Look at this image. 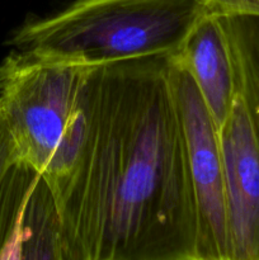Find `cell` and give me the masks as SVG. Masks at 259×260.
<instances>
[{
    "instance_id": "9",
    "label": "cell",
    "mask_w": 259,
    "mask_h": 260,
    "mask_svg": "<svg viewBox=\"0 0 259 260\" xmlns=\"http://www.w3.org/2000/svg\"><path fill=\"white\" fill-rule=\"evenodd\" d=\"M211 12L259 17V0H203Z\"/></svg>"
},
{
    "instance_id": "8",
    "label": "cell",
    "mask_w": 259,
    "mask_h": 260,
    "mask_svg": "<svg viewBox=\"0 0 259 260\" xmlns=\"http://www.w3.org/2000/svg\"><path fill=\"white\" fill-rule=\"evenodd\" d=\"M38 173L20 156L0 107V259L9 258L18 208Z\"/></svg>"
},
{
    "instance_id": "6",
    "label": "cell",
    "mask_w": 259,
    "mask_h": 260,
    "mask_svg": "<svg viewBox=\"0 0 259 260\" xmlns=\"http://www.w3.org/2000/svg\"><path fill=\"white\" fill-rule=\"evenodd\" d=\"M173 56L189 71L218 131L236 98L233 58L218 15L206 13Z\"/></svg>"
},
{
    "instance_id": "1",
    "label": "cell",
    "mask_w": 259,
    "mask_h": 260,
    "mask_svg": "<svg viewBox=\"0 0 259 260\" xmlns=\"http://www.w3.org/2000/svg\"><path fill=\"white\" fill-rule=\"evenodd\" d=\"M168 57L98 68L90 131L57 201L65 260H198V216Z\"/></svg>"
},
{
    "instance_id": "4",
    "label": "cell",
    "mask_w": 259,
    "mask_h": 260,
    "mask_svg": "<svg viewBox=\"0 0 259 260\" xmlns=\"http://www.w3.org/2000/svg\"><path fill=\"white\" fill-rule=\"evenodd\" d=\"M198 216V260H230L223 162L218 131L189 71L168 57Z\"/></svg>"
},
{
    "instance_id": "5",
    "label": "cell",
    "mask_w": 259,
    "mask_h": 260,
    "mask_svg": "<svg viewBox=\"0 0 259 260\" xmlns=\"http://www.w3.org/2000/svg\"><path fill=\"white\" fill-rule=\"evenodd\" d=\"M230 260H259V142L243 99L218 128Z\"/></svg>"
},
{
    "instance_id": "3",
    "label": "cell",
    "mask_w": 259,
    "mask_h": 260,
    "mask_svg": "<svg viewBox=\"0 0 259 260\" xmlns=\"http://www.w3.org/2000/svg\"><path fill=\"white\" fill-rule=\"evenodd\" d=\"M98 68L18 50L0 63V107L20 156L45 177L56 202L68 189L88 140Z\"/></svg>"
},
{
    "instance_id": "7",
    "label": "cell",
    "mask_w": 259,
    "mask_h": 260,
    "mask_svg": "<svg viewBox=\"0 0 259 260\" xmlns=\"http://www.w3.org/2000/svg\"><path fill=\"white\" fill-rule=\"evenodd\" d=\"M216 14L230 47L236 93L243 99L259 142V17Z\"/></svg>"
},
{
    "instance_id": "2",
    "label": "cell",
    "mask_w": 259,
    "mask_h": 260,
    "mask_svg": "<svg viewBox=\"0 0 259 260\" xmlns=\"http://www.w3.org/2000/svg\"><path fill=\"white\" fill-rule=\"evenodd\" d=\"M208 12L203 0H74L47 17L27 19L8 43L45 60L84 66L172 56Z\"/></svg>"
}]
</instances>
